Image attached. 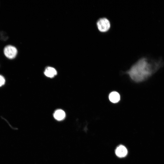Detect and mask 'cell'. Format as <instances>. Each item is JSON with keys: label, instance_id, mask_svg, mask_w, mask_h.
<instances>
[{"label": "cell", "instance_id": "obj_7", "mask_svg": "<svg viewBox=\"0 0 164 164\" xmlns=\"http://www.w3.org/2000/svg\"><path fill=\"white\" fill-rule=\"evenodd\" d=\"M44 73L46 76L49 77H53L56 74L57 72L54 68L48 67L46 69Z\"/></svg>", "mask_w": 164, "mask_h": 164}, {"label": "cell", "instance_id": "obj_6", "mask_svg": "<svg viewBox=\"0 0 164 164\" xmlns=\"http://www.w3.org/2000/svg\"><path fill=\"white\" fill-rule=\"evenodd\" d=\"M53 116L56 120L58 121H61L64 119L65 118V113L62 110H57L54 113Z\"/></svg>", "mask_w": 164, "mask_h": 164}, {"label": "cell", "instance_id": "obj_5", "mask_svg": "<svg viewBox=\"0 0 164 164\" xmlns=\"http://www.w3.org/2000/svg\"><path fill=\"white\" fill-rule=\"evenodd\" d=\"M110 101L112 103H116L120 99V96L118 93L115 91L111 92L108 96Z\"/></svg>", "mask_w": 164, "mask_h": 164}, {"label": "cell", "instance_id": "obj_3", "mask_svg": "<svg viewBox=\"0 0 164 164\" xmlns=\"http://www.w3.org/2000/svg\"><path fill=\"white\" fill-rule=\"evenodd\" d=\"M4 53L7 58L12 59L14 58L16 56L17 50L15 47L9 45L6 46L4 48Z\"/></svg>", "mask_w": 164, "mask_h": 164}, {"label": "cell", "instance_id": "obj_4", "mask_svg": "<svg viewBox=\"0 0 164 164\" xmlns=\"http://www.w3.org/2000/svg\"><path fill=\"white\" fill-rule=\"evenodd\" d=\"M115 152L118 157L120 158L124 157L127 155V150L125 146L120 145L116 148Z\"/></svg>", "mask_w": 164, "mask_h": 164}, {"label": "cell", "instance_id": "obj_1", "mask_svg": "<svg viewBox=\"0 0 164 164\" xmlns=\"http://www.w3.org/2000/svg\"><path fill=\"white\" fill-rule=\"evenodd\" d=\"M159 62H153L145 57L139 59L125 73L134 82L139 83L150 77L161 67Z\"/></svg>", "mask_w": 164, "mask_h": 164}, {"label": "cell", "instance_id": "obj_2", "mask_svg": "<svg viewBox=\"0 0 164 164\" xmlns=\"http://www.w3.org/2000/svg\"><path fill=\"white\" fill-rule=\"evenodd\" d=\"M97 29L100 32L105 33L108 31L111 27V23L110 20L105 17H101L98 19L96 23Z\"/></svg>", "mask_w": 164, "mask_h": 164}, {"label": "cell", "instance_id": "obj_8", "mask_svg": "<svg viewBox=\"0 0 164 164\" xmlns=\"http://www.w3.org/2000/svg\"><path fill=\"white\" fill-rule=\"evenodd\" d=\"M5 80L2 75L0 74V87L3 86L5 84Z\"/></svg>", "mask_w": 164, "mask_h": 164}]
</instances>
